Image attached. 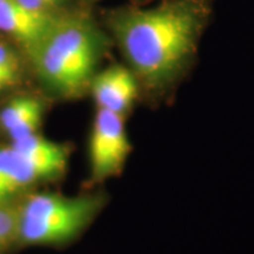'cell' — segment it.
Segmentation results:
<instances>
[{
  "label": "cell",
  "instance_id": "obj_1",
  "mask_svg": "<svg viewBox=\"0 0 254 254\" xmlns=\"http://www.w3.org/2000/svg\"><path fill=\"white\" fill-rule=\"evenodd\" d=\"M211 0H163L150 8L105 11L103 23L139 84L151 95L172 90L194 59Z\"/></svg>",
  "mask_w": 254,
  "mask_h": 254
},
{
  "label": "cell",
  "instance_id": "obj_2",
  "mask_svg": "<svg viewBox=\"0 0 254 254\" xmlns=\"http://www.w3.org/2000/svg\"><path fill=\"white\" fill-rule=\"evenodd\" d=\"M111 40L86 9L64 8L27 56L51 93L72 99L90 91Z\"/></svg>",
  "mask_w": 254,
  "mask_h": 254
},
{
  "label": "cell",
  "instance_id": "obj_3",
  "mask_svg": "<svg viewBox=\"0 0 254 254\" xmlns=\"http://www.w3.org/2000/svg\"><path fill=\"white\" fill-rule=\"evenodd\" d=\"M103 204L98 194H32L18 208V245H68L90 226Z\"/></svg>",
  "mask_w": 254,
  "mask_h": 254
},
{
  "label": "cell",
  "instance_id": "obj_4",
  "mask_svg": "<svg viewBox=\"0 0 254 254\" xmlns=\"http://www.w3.org/2000/svg\"><path fill=\"white\" fill-rule=\"evenodd\" d=\"M131 151L124 116L98 109L88 144L90 172L101 182L122 171Z\"/></svg>",
  "mask_w": 254,
  "mask_h": 254
},
{
  "label": "cell",
  "instance_id": "obj_5",
  "mask_svg": "<svg viewBox=\"0 0 254 254\" xmlns=\"http://www.w3.org/2000/svg\"><path fill=\"white\" fill-rule=\"evenodd\" d=\"M90 91L98 109L124 116L131 109L140 88L131 69L116 64L97 72Z\"/></svg>",
  "mask_w": 254,
  "mask_h": 254
},
{
  "label": "cell",
  "instance_id": "obj_6",
  "mask_svg": "<svg viewBox=\"0 0 254 254\" xmlns=\"http://www.w3.org/2000/svg\"><path fill=\"white\" fill-rule=\"evenodd\" d=\"M59 12L37 13L25 8L17 0H0V33L17 41L27 55L46 33Z\"/></svg>",
  "mask_w": 254,
  "mask_h": 254
},
{
  "label": "cell",
  "instance_id": "obj_7",
  "mask_svg": "<svg viewBox=\"0 0 254 254\" xmlns=\"http://www.w3.org/2000/svg\"><path fill=\"white\" fill-rule=\"evenodd\" d=\"M11 145L33 165L43 182H49L63 176L68 164L69 150L67 145L60 144L34 133Z\"/></svg>",
  "mask_w": 254,
  "mask_h": 254
},
{
  "label": "cell",
  "instance_id": "obj_8",
  "mask_svg": "<svg viewBox=\"0 0 254 254\" xmlns=\"http://www.w3.org/2000/svg\"><path fill=\"white\" fill-rule=\"evenodd\" d=\"M45 107L39 98L19 95L11 99L0 111V126L11 141L38 133Z\"/></svg>",
  "mask_w": 254,
  "mask_h": 254
},
{
  "label": "cell",
  "instance_id": "obj_9",
  "mask_svg": "<svg viewBox=\"0 0 254 254\" xmlns=\"http://www.w3.org/2000/svg\"><path fill=\"white\" fill-rule=\"evenodd\" d=\"M43 182L30 161L12 145L0 147V202L9 200Z\"/></svg>",
  "mask_w": 254,
  "mask_h": 254
},
{
  "label": "cell",
  "instance_id": "obj_10",
  "mask_svg": "<svg viewBox=\"0 0 254 254\" xmlns=\"http://www.w3.org/2000/svg\"><path fill=\"white\" fill-rule=\"evenodd\" d=\"M21 78V64L17 53L0 41V93L18 84Z\"/></svg>",
  "mask_w": 254,
  "mask_h": 254
},
{
  "label": "cell",
  "instance_id": "obj_11",
  "mask_svg": "<svg viewBox=\"0 0 254 254\" xmlns=\"http://www.w3.org/2000/svg\"><path fill=\"white\" fill-rule=\"evenodd\" d=\"M18 245V209L0 202V254Z\"/></svg>",
  "mask_w": 254,
  "mask_h": 254
},
{
  "label": "cell",
  "instance_id": "obj_12",
  "mask_svg": "<svg viewBox=\"0 0 254 254\" xmlns=\"http://www.w3.org/2000/svg\"><path fill=\"white\" fill-rule=\"evenodd\" d=\"M25 8L37 13H57L66 8L69 0H17Z\"/></svg>",
  "mask_w": 254,
  "mask_h": 254
},
{
  "label": "cell",
  "instance_id": "obj_13",
  "mask_svg": "<svg viewBox=\"0 0 254 254\" xmlns=\"http://www.w3.org/2000/svg\"><path fill=\"white\" fill-rule=\"evenodd\" d=\"M85 1H98V0H85ZM133 5H138V6H141L142 4H145V2L150 1V0H131Z\"/></svg>",
  "mask_w": 254,
  "mask_h": 254
}]
</instances>
